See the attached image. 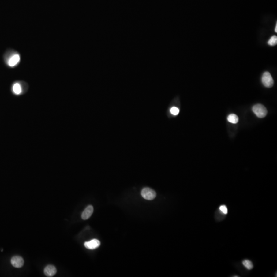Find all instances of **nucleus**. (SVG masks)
<instances>
[{
	"label": "nucleus",
	"instance_id": "obj_10",
	"mask_svg": "<svg viewBox=\"0 0 277 277\" xmlns=\"http://www.w3.org/2000/svg\"><path fill=\"white\" fill-rule=\"evenodd\" d=\"M227 120L231 123L236 124L239 121V118L236 114H230L228 116Z\"/></svg>",
	"mask_w": 277,
	"mask_h": 277
},
{
	"label": "nucleus",
	"instance_id": "obj_14",
	"mask_svg": "<svg viewBox=\"0 0 277 277\" xmlns=\"http://www.w3.org/2000/svg\"><path fill=\"white\" fill-rule=\"evenodd\" d=\"M219 209H220V211H221L223 214H224V215H226V214H227L228 209H227V208L226 206H225V205H221V206H220Z\"/></svg>",
	"mask_w": 277,
	"mask_h": 277
},
{
	"label": "nucleus",
	"instance_id": "obj_9",
	"mask_svg": "<svg viewBox=\"0 0 277 277\" xmlns=\"http://www.w3.org/2000/svg\"><path fill=\"white\" fill-rule=\"evenodd\" d=\"M13 93L16 95H19L22 93V87L19 83H15L13 86Z\"/></svg>",
	"mask_w": 277,
	"mask_h": 277
},
{
	"label": "nucleus",
	"instance_id": "obj_5",
	"mask_svg": "<svg viewBox=\"0 0 277 277\" xmlns=\"http://www.w3.org/2000/svg\"><path fill=\"white\" fill-rule=\"evenodd\" d=\"M100 242L97 239H93L88 242H86L84 243V246L86 248L89 249H95L99 247Z\"/></svg>",
	"mask_w": 277,
	"mask_h": 277
},
{
	"label": "nucleus",
	"instance_id": "obj_3",
	"mask_svg": "<svg viewBox=\"0 0 277 277\" xmlns=\"http://www.w3.org/2000/svg\"><path fill=\"white\" fill-rule=\"evenodd\" d=\"M262 82L263 85L268 88H271L274 85V80L269 72L266 71L262 77Z\"/></svg>",
	"mask_w": 277,
	"mask_h": 277
},
{
	"label": "nucleus",
	"instance_id": "obj_1",
	"mask_svg": "<svg viewBox=\"0 0 277 277\" xmlns=\"http://www.w3.org/2000/svg\"><path fill=\"white\" fill-rule=\"evenodd\" d=\"M253 113L258 118H263L266 116L268 111L264 106L262 104L255 105L253 107Z\"/></svg>",
	"mask_w": 277,
	"mask_h": 277
},
{
	"label": "nucleus",
	"instance_id": "obj_6",
	"mask_svg": "<svg viewBox=\"0 0 277 277\" xmlns=\"http://www.w3.org/2000/svg\"><path fill=\"white\" fill-rule=\"evenodd\" d=\"M45 275L47 277H53L57 273V269L54 266L51 265H49L46 266L44 270Z\"/></svg>",
	"mask_w": 277,
	"mask_h": 277
},
{
	"label": "nucleus",
	"instance_id": "obj_12",
	"mask_svg": "<svg viewBox=\"0 0 277 277\" xmlns=\"http://www.w3.org/2000/svg\"><path fill=\"white\" fill-rule=\"evenodd\" d=\"M277 37L276 36H271L269 41H268V44L271 45V46H275L277 44Z\"/></svg>",
	"mask_w": 277,
	"mask_h": 277
},
{
	"label": "nucleus",
	"instance_id": "obj_13",
	"mask_svg": "<svg viewBox=\"0 0 277 277\" xmlns=\"http://www.w3.org/2000/svg\"><path fill=\"white\" fill-rule=\"evenodd\" d=\"M179 111H180V110H179V108L176 107H173L170 109V113H171V114L174 115V116H177V115L179 114Z\"/></svg>",
	"mask_w": 277,
	"mask_h": 277
},
{
	"label": "nucleus",
	"instance_id": "obj_8",
	"mask_svg": "<svg viewBox=\"0 0 277 277\" xmlns=\"http://www.w3.org/2000/svg\"><path fill=\"white\" fill-rule=\"evenodd\" d=\"M20 61V57L19 54H14L8 60V64L9 66L14 67L19 63Z\"/></svg>",
	"mask_w": 277,
	"mask_h": 277
},
{
	"label": "nucleus",
	"instance_id": "obj_11",
	"mask_svg": "<svg viewBox=\"0 0 277 277\" xmlns=\"http://www.w3.org/2000/svg\"><path fill=\"white\" fill-rule=\"evenodd\" d=\"M242 264L244 265V267L248 270H251V269H253V263L249 260H244L242 262Z\"/></svg>",
	"mask_w": 277,
	"mask_h": 277
},
{
	"label": "nucleus",
	"instance_id": "obj_4",
	"mask_svg": "<svg viewBox=\"0 0 277 277\" xmlns=\"http://www.w3.org/2000/svg\"><path fill=\"white\" fill-rule=\"evenodd\" d=\"M11 264L16 268H21L24 265V260L21 256H16L11 258Z\"/></svg>",
	"mask_w": 277,
	"mask_h": 277
},
{
	"label": "nucleus",
	"instance_id": "obj_15",
	"mask_svg": "<svg viewBox=\"0 0 277 277\" xmlns=\"http://www.w3.org/2000/svg\"><path fill=\"white\" fill-rule=\"evenodd\" d=\"M275 32H277V24H276V25H275Z\"/></svg>",
	"mask_w": 277,
	"mask_h": 277
},
{
	"label": "nucleus",
	"instance_id": "obj_7",
	"mask_svg": "<svg viewBox=\"0 0 277 277\" xmlns=\"http://www.w3.org/2000/svg\"><path fill=\"white\" fill-rule=\"evenodd\" d=\"M94 212V208L92 205H88L82 214V218L83 220L88 219Z\"/></svg>",
	"mask_w": 277,
	"mask_h": 277
},
{
	"label": "nucleus",
	"instance_id": "obj_2",
	"mask_svg": "<svg viewBox=\"0 0 277 277\" xmlns=\"http://www.w3.org/2000/svg\"><path fill=\"white\" fill-rule=\"evenodd\" d=\"M143 198L147 200H152L156 197V193L152 189L146 187L143 189L141 192Z\"/></svg>",
	"mask_w": 277,
	"mask_h": 277
}]
</instances>
